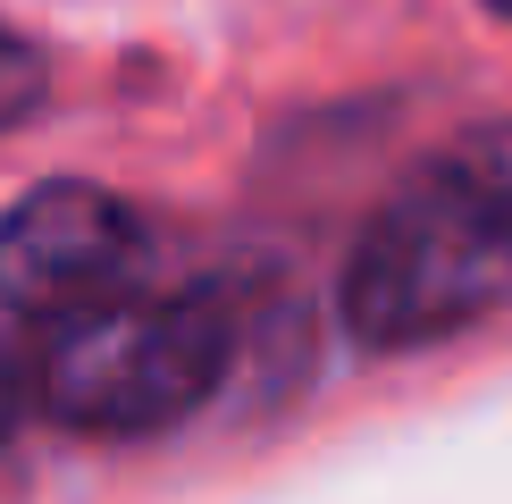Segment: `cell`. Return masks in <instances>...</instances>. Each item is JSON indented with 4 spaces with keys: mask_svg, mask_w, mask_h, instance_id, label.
I'll list each match as a JSON object with an SVG mask.
<instances>
[{
    "mask_svg": "<svg viewBox=\"0 0 512 504\" xmlns=\"http://www.w3.org/2000/svg\"><path fill=\"white\" fill-rule=\"evenodd\" d=\"M504 303H512V244L445 160L361 227L345 278H336V320L370 353L445 345V336L496 320Z\"/></svg>",
    "mask_w": 512,
    "mask_h": 504,
    "instance_id": "obj_1",
    "label": "cell"
},
{
    "mask_svg": "<svg viewBox=\"0 0 512 504\" xmlns=\"http://www.w3.org/2000/svg\"><path fill=\"white\" fill-rule=\"evenodd\" d=\"M227 362L236 328L210 294H126L51 328L26 395L76 437H160L227 387Z\"/></svg>",
    "mask_w": 512,
    "mask_h": 504,
    "instance_id": "obj_2",
    "label": "cell"
},
{
    "mask_svg": "<svg viewBox=\"0 0 512 504\" xmlns=\"http://www.w3.org/2000/svg\"><path fill=\"white\" fill-rule=\"evenodd\" d=\"M152 261V227L110 185L51 177L0 210V311L68 328L101 303H126Z\"/></svg>",
    "mask_w": 512,
    "mask_h": 504,
    "instance_id": "obj_3",
    "label": "cell"
},
{
    "mask_svg": "<svg viewBox=\"0 0 512 504\" xmlns=\"http://www.w3.org/2000/svg\"><path fill=\"white\" fill-rule=\"evenodd\" d=\"M445 168H454V177L471 185V202L504 227V244H512V118L471 126V135H462L454 152H445Z\"/></svg>",
    "mask_w": 512,
    "mask_h": 504,
    "instance_id": "obj_4",
    "label": "cell"
},
{
    "mask_svg": "<svg viewBox=\"0 0 512 504\" xmlns=\"http://www.w3.org/2000/svg\"><path fill=\"white\" fill-rule=\"evenodd\" d=\"M34 101H42V59H34L17 34H0V126L26 118Z\"/></svg>",
    "mask_w": 512,
    "mask_h": 504,
    "instance_id": "obj_5",
    "label": "cell"
},
{
    "mask_svg": "<svg viewBox=\"0 0 512 504\" xmlns=\"http://www.w3.org/2000/svg\"><path fill=\"white\" fill-rule=\"evenodd\" d=\"M17 412H26V378H17L9 362H0V437L17 429Z\"/></svg>",
    "mask_w": 512,
    "mask_h": 504,
    "instance_id": "obj_6",
    "label": "cell"
},
{
    "mask_svg": "<svg viewBox=\"0 0 512 504\" xmlns=\"http://www.w3.org/2000/svg\"><path fill=\"white\" fill-rule=\"evenodd\" d=\"M487 9H504V17H512V0H487Z\"/></svg>",
    "mask_w": 512,
    "mask_h": 504,
    "instance_id": "obj_7",
    "label": "cell"
}]
</instances>
